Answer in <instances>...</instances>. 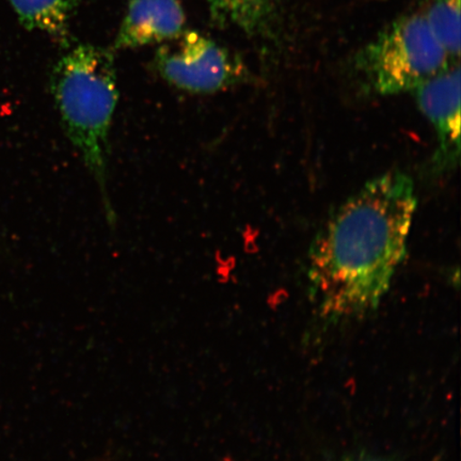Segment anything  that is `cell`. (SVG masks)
Segmentation results:
<instances>
[{"label":"cell","mask_w":461,"mask_h":461,"mask_svg":"<svg viewBox=\"0 0 461 461\" xmlns=\"http://www.w3.org/2000/svg\"><path fill=\"white\" fill-rule=\"evenodd\" d=\"M411 176L390 171L366 184L316 235L309 252L311 297L330 321L377 309L407 250L417 209Z\"/></svg>","instance_id":"cell-1"},{"label":"cell","mask_w":461,"mask_h":461,"mask_svg":"<svg viewBox=\"0 0 461 461\" xmlns=\"http://www.w3.org/2000/svg\"><path fill=\"white\" fill-rule=\"evenodd\" d=\"M50 86L62 128L99 186L107 221L113 226L107 190L109 135L119 101L113 50L75 46L55 63Z\"/></svg>","instance_id":"cell-2"},{"label":"cell","mask_w":461,"mask_h":461,"mask_svg":"<svg viewBox=\"0 0 461 461\" xmlns=\"http://www.w3.org/2000/svg\"><path fill=\"white\" fill-rule=\"evenodd\" d=\"M451 58L422 14L402 17L385 28L357 58V68L382 95L414 91L447 68Z\"/></svg>","instance_id":"cell-3"},{"label":"cell","mask_w":461,"mask_h":461,"mask_svg":"<svg viewBox=\"0 0 461 461\" xmlns=\"http://www.w3.org/2000/svg\"><path fill=\"white\" fill-rule=\"evenodd\" d=\"M153 63L165 82L192 95L216 94L246 77L238 57L198 32L185 31L160 44Z\"/></svg>","instance_id":"cell-4"},{"label":"cell","mask_w":461,"mask_h":461,"mask_svg":"<svg viewBox=\"0 0 461 461\" xmlns=\"http://www.w3.org/2000/svg\"><path fill=\"white\" fill-rule=\"evenodd\" d=\"M420 111L437 131L438 148L434 164L439 170L454 168L460 154V68L447 70L413 91Z\"/></svg>","instance_id":"cell-5"},{"label":"cell","mask_w":461,"mask_h":461,"mask_svg":"<svg viewBox=\"0 0 461 461\" xmlns=\"http://www.w3.org/2000/svg\"><path fill=\"white\" fill-rule=\"evenodd\" d=\"M185 25L180 0H130L112 50L163 44L185 32Z\"/></svg>","instance_id":"cell-6"},{"label":"cell","mask_w":461,"mask_h":461,"mask_svg":"<svg viewBox=\"0 0 461 461\" xmlns=\"http://www.w3.org/2000/svg\"><path fill=\"white\" fill-rule=\"evenodd\" d=\"M28 31L43 32L60 43L70 37L71 21L83 0H8Z\"/></svg>","instance_id":"cell-7"},{"label":"cell","mask_w":461,"mask_h":461,"mask_svg":"<svg viewBox=\"0 0 461 461\" xmlns=\"http://www.w3.org/2000/svg\"><path fill=\"white\" fill-rule=\"evenodd\" d=\"M212 19L219 25L240 29L249 36L273 25L279 0H205Z\"/></svg>","instance_id":"cell-8"},{"label":"cell","mask_w":461,"mask_h":461,"mask_svg":"<svg viewBox=\"0 0 461 461\" xmlns=\"http://www.w3.org/2000/svg\"><path fill=\"white\" fill-rule=\"evenodd\" d=\"M461 0H432L424 19L451 59L460 55Z\"/></svg>","instance_id":"cell-9"},{"label":"cell","mask_w":461,"mask_h":461,"mask_svg":"<svg viewBox=\"0 0 461 461\" xmlns=\"http://www.w3.org/2000/svg\"><path fill=\"white\" fill-rule=\"evenodd\" d=\"M343 461H388L382 457L372 456V455H356V456H350L344 459Z\"/></svg>","instance_id":"cell-10"}]
</instances>
